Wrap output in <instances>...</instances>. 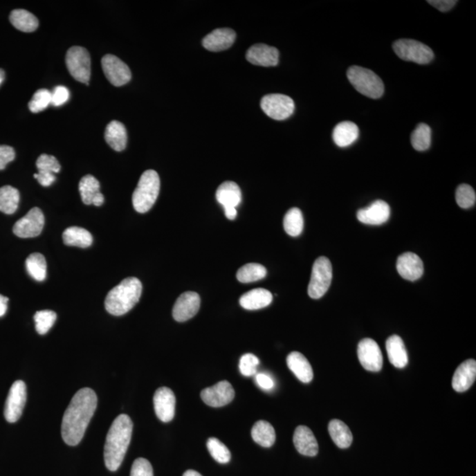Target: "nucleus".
<instances>
[{"label": "nucleus", "mask_w": 476, "mask_h": 476, "mask_svg": "<svg viewBox=\"0 0 476 476\" xmlns=\"http://www.w3.org/2000/svg\"><path fill=\"white\" fill-rule=\"evenodd\" d=\"M134 424L127 414H120L109 428L104 446V462L109 471H117L129 447Z\"/></svg>", "instance_id": "obj_2"}, {"label": "nucleus", "mask_w": 476, "mask_h": 476, "mask_svg": "<svg viewBox=\"0 0 476 476\" xmlns=\"http://www.w3.org/2000/svg\"><path fill=\"white\" fill-rule=\"evenodd\" d=\"M44 226V215L40 208H32L24 217L15 224L12 231L15 236L21 238H31L39 236Z\"/></svg>", "instance_id": "obj_13"}, {"label": "nucleus", "mask_w": 476, "mask_h": 476, "mask_svg": "<svg viewBox=\"0 0 476 476\" xmlns=\"http://www.w3.org/2000/svg\"><path fill=\"white\" fill-rule=\"evenodd\" d=\"M456 202L461 208L474 207L476 201L475 191L472 186L463 184L456 190Z\"/></svg>", "instance_id": "obj_41"}, {"label": "nucleus", "mask_w": 476, "mask_h": 476, "mask_svg": "<svg viewBox=\"0 0 476 476\" xmlns=\"http://www.w3.org/2000/svg\"><path fill=\"white\" fill-rule=\"evenodd\" d=\"M255 381L259 387L263 390L269 391L275 387V381L266 373H257Z\"/></svg>", "instance_id": "obj_48"}, {"label": "nucleus", "mask_w": 476, "mask_h": 476, "mask_svg": "<svg viewBox=\"0 0 476 476\" xmlns=\"http://www.w3.org/2000/svg\"><path fill=\"white\" fill-rule=\"evenodd\" d=\"M34 178H37L38 183L41 185L44 186V187H48V186L53 185L55 180H56V176L53 174L37 173L35 174Z\"/></svg>", "instance_id": "obj_50"}, {"label": "nucleus", "mask_w": 476, "mask_h": 476, "mask_svg": "<svg viewBox=\"0 0 476 476\" xmlns=\"http://www.w3.org/2000/svg\"><path fill=\"white\" fill-rule=\"evenodd\" d=\"M183 476H202L199 472L195 470H187Z\"/></svg>", "instance_id": "obj_53"}, {"label": "nucleus", "mask_w": 476, "mask_h": 476, "mask_svg": "<svg viewBox=\"0 0 476 476\" xmlns=\"http://www.w3.org/2000/svg\"><path fill=\"white\" fill-rule=\"evenodd\" d=\"M8 298L0 295V317L4 316V315L6 313V311H8Z\"/></svg>", "instance_id": "obj_51"}, {"label": "nucleus", "mask_w": 476, "mask_h": 476, "mask_svg": "<svg viewBox=\"0 0 476 476\" xmlns=\"http://www.w3.org/2000/svg\"><path fill=\"white\" fill-rule=\"evenodd\" d=\"M262 108L269 118L275 120H284L294 113L295 102L288 95L271 94L264 96Z\"/></svg>", "instance_id": "obj_9"}, {"label": "nucleus", "mask_w": 476, "mask_h": 476, "mask_svg": "<svg viewBox=\"0 0 476 476\" xmlns=\"http://www.w3.org/2000/svg\"><path fill=\"white\" fill-rule=\"evenodd\" d=\"M143 284L139 279L130 277L123 280L108 293L105 299V309L109 314L122 316L130 311L140 301Z\"/></svg>", "instance_id": "obj_3"}, {"label": "nucleus", "mask_w": 476, "mask_h": 476, "mask_svg": "<svg viewBox=\"0 0 476 476\" xmlns=\"http://www.w3.org/2000/svg\"><path fill=\"white\" fill-rule=\"evenodd\" d=\"M70 98L68 89L64 86H57L51 92V104L55 107L65 104Z\"/></svg>", "instance_id": "obj_46"}, {"label": "nucleus", "mask_w": 476, "mask_h": 476, "mask_svg": "<svg viewBox=\"0 0 476 476\" xmlns=\"http://www.w3.org/2000/svg\"><path fill=\"white\" fill-rule=\"evenodd\" d=\"M38 173L56 174L59 173L61 166L56 157L49 154H41L37 161Z\"/></svg>", "instance_id": "obj_43"}, {"label": "nucleus", "mask_w": 476, "mask_h": 476, "mask_svg": "<svg viewBox=\"0 0 476 476\" xmlns=\"http://www.w3.org/2000/svg\"><path fill=\"white\" fill-rule=\"evenodd\" d=\"M98 407V396L90 388L80 389L64 414L61 433L67 445H79Z\"/></svg>", "instance_id": "obj_1"}, {"label": "nucleus", "mask_w": 476, "mask_h": 476, "mask_svg": "<svg viewBox=\"0 0 476 476\" xmlns=\"http://www.w3.org/2000/svg\"><path fill=\"white\" fill-rule=\"evenodd\" d=\"M201 397L205 404L212 408H221L230 404L235 398V390L226 381L217 383L213 387L204 389Z\"/></svg>", "instance_id": "obj_14"}, {"label": "nucleus", "mask_w": 476, "mask_h": 476, "mask_svg": "<svg viewBox=\"0 0 476 476\" xmlns=\"http://www.w3.org/2000/svg\"><path fill=\"white\" fill-rule=\"evenodd\" d=\"M429 4L439 9L440 12H447L457 4L456 0H429Z\"/></svg>", "instance_id": "obj_49"}, {"label": "nucleus", "mask_w": 476, "mask_h": 476, "mask_svg": "<svg viewBox=\"0 0 476 476\" xmlns=\"http://www.w3.org/2000/svg\"><path fill=\"white\" fill-rule=\"evenodd\" d=\"M293 442L295 449L302 455L314 457L318 455V445L316 437L306 426H298L295 430Z\"/></svg>", "instance_id": "obj_22"}, {"label": "nucleus", "mask_w": 476, "mask_h": 476, "mask_svg": "<svg viewBox=\"0 0 476 476\" xmlns=\"http://www.w3.org/2000/svg\"><path fill=\"white\" fill-rule=\"evenodd\" d=\"M154 408L157 417L163 423H169L175 416L176 397L168 387L157 389L154 395Z\"/></svg>", "instance_id": "obj_16"}, {"label": "nucleus", "mask_w": 476, "mask_h": 476, "mask_svg": "<svg viewBox=\"0 0 476 476\" xmlns=\"http://www.w3.org/2000/svg\"><path fill=\"white\" fill-rule=\"evenodd\" d=\"M332 279V264L327 257H320L313 264L311 281L308 286V294L310 298H322L329 289Z\"/></svg>", "instance_id": "obj_6"}, {"label": "nucleus", "mask_w": 476, "mask_h": 476, "mask_svg": "<svg viewBox=\"0 0 476 476\" xmlns=\"http://www.w3.org/2000/svg\"><path fill=\"white\" fill-rule=\"evenodd\" d=\"M26 268L35 281L43 282L46 278L47 264L41 253H32L26 260Z\"/></svg>", "instance_id": "obj_36"}, {"label": "nucleus", "mask_w": 476, "mask_h": 476, "mask_svg": "<svg viewBox=\"0 0 476 476\" xmlns=\"http://www.w3.org/2000/svg\"><path fill=\"white\" fill-rule=\"evenodd\" d=\"M236 33L230 28H218L208 34L202 41L205 49L217 53L232 46Z\"/></svg>", "instance_id": "obj_21"}, {"label": "nucleus", "mask_w": 476, "mask_h": 476, "mask_svg": "<svg viewBox=\"0 0 476 476\" xmlns=\"http://www.w3.org/2000/svg\"><path fill=\"white\" fill-rule=\"evenodd\" d=\"M246 59L253 65L275 66L279 63V51L276 48L269 45L255 44L247 51Z\"/></svg>", "instance_id": "obj_19"}, {"label": "nucleus", "mask_w": 476, "mask_h": 476, "mask_svg": "<svg viewBox=\"0 0 476 476\" xmlns=\"http://www.w3.org/2000/svg\"><path fill=\"white\" fill-rule=\"evenodd\" d=\"M225 215L228 219V220H235L237 215V208H224Z\"/></svg>", "instance_id": "obj_52"}, {"label": "nucleus", "mask_w": 476, "mask_h": 476, "mask_svg": "<svg viewBox=\"0 0 476 476\" xmlns=\"http://www.w3.org/2000/svg\"><path fill=\"white\" fill-rule=\"evenodd\" d=\"M359 136L358 127L353 122L344 121L334 128L333 139L338 147H346L355 143Z\"/></svg>", "instance_id": "obj_29"}, {"label": "nucleus", "mask_w": 476, "mask_h": 476, "mask_svg": "<svg viewBox=\"0 0 476 476\" xmlns=\"http://www.w3.org/2000/svg\"><path fill=\"white\" fill-rule=\"evenodd\" d=\"M288 367L295 377L303 383H310L313 378V369L303 354L291 352L287 357Z\"/></svg>", "instance_id": "obj_24"}, {"label": "nucleus", "mask_w": 476, "mask_h": 476, "mask_svg": "<svg viewBox=\"0 0 476 476\" xmlns=\"http://www.w3.org/2000/svg\"><path fill=\"white\" fill-rule=\"evenodd\" d=\"M396 268L399 275L410 282L422 277L424 271L422 259L413 253H405L399 257Z\"/></svg>", "instance_id": "obj_18"}, {"label": "nucleus", "mask_w": 476, "mask_h": 476, "mask_svg": "<svg viewBox=\"0 0 476 476\" xmlns=\"http://www.w3.org/2000/svg\"><path fill=\"white\" fill-rule=\"evenodd\" d=\"M102 66L106 78L115 86H124L131 79L129 67L114 55H105L102 59Z\"/></svg>", "instance_id": "obj_11"}, {"label": "nucleus", "mask_w": 476, "mask_h": 476, "mask_svg": "<svg viewBox=\"0 0 476 476\" xmlns=\"http://www.w3.org/2000/svg\"><path fill=\"white\" fill-rule=\"evenodd\" d=\"M34 320L37 333L44 336L49 332L51 328L56 322L57 314L53 311H39L35 314Z\"/></svg>", "instance_id": "obj_40"}, {"label": "nucleus", "mask_w": 476, "mask_h": 476, "mask_svg": "<svg viewBox=\"0 0 476 476\" xmlns=\"http://www.w3.org/2000/svg\"><path fill=\"white\" fill-rule=\"evenodd\" d=\"M328 432H329L333 441L340 449L349 448L353 442V435L350 432L349 426L344 423L342 421L332 420L328 425Z\"/></svg>", "instance_id": "obj_30"}, {"label": "nucleus", "mask_w": 476, "mask_h": 476, "mask_svg": "<svg viewBox=\"0 0 476 476\" xmlns=\"http://www.w3.org/2000/svg\"><path fill=\"white\" fill-rule=\"evenodd\" d=\"M15 158V151L9 146L0 145V170H4Z\"/></svg>", "instance_id": "obj_47"}, {"label": "nucleus", "mask_w": 476, "mask_h": 476, "mask_svg": "<svg viewBox=\"0 0 476 476\" xmlns=\"http://www.w3.org/2000/svg\"><path fill=\"white\" fill-rule=\"evenodd\" d=\"M130 476H154L152 466L146 459H135L133 466H131Z\"/></svg>", "instance_id": "obj_45"}, {"label": "nucleus", "mask_w": 476, "mask_h": 476, "mask_svg": "<svg viewBox=\"0 0 476 476\" xmlns=\"http://www.w3.org/2000/svg\"><path fill=\"white\" fill-rule=\"evenodd\" d=\"M252 437L258 445L271 447L275 442V430L266 421H259L253 427Z\"/></svg>", "instance_id": "obj_33"}, {"label": "nucleus", "mask_w": 476, "mask_h": 476, "mask_svg": "<svg viewBox=\"0 0 476 476\" xmlns=\"http://www.w3.org/2000/svg\"><path fill=\"white\" fill-rule=\"evenodd\" d=\"M273 301L272 293L265 289H255L244 294L239 303L246 310L255 311L268 307Z\"/></svg>", "instance_id": "obj_26"}, {"label": "nucleus", "mask_w": 476, "mask_h": 476, "mask_svg": "<svg viewBox=\"0 0 476 476\" xmlns=\"http://www.w3.org/2000/svg\"><path fill=\"white\" fill-rule=\"evenodd\" d=\"M283 227L289 236L294 237L300 236L304 230V217L300 209L298 208L289 209L283 220Z\"/></svg>", "instance_id": "obj_35"}, {"label": "nucleus", "mask_w": 476, "mask_h": 476, "mask_svg": "<svg viewBox=\"0 0 476 476\" xmlns=\"http://www.w3.org/2000/svg\"><path fill=\"white\" fill-rule=\"evenodd\" d=\"M357 355L363 368L372 372H378L383 367L381 347L374 340L366 338L358 344Z\"/></svg>", "instance_id": "obj_12"}, {"label": "nucleus", "mask_w": 476, "mask_h": 476, "mask_svg": "<svg viewBox=\"0 0 476 476\" xmlns=\"http://www.w3.org/2000/svg\"><path fill=\"white\" fill-rule=\"evenodd\" d=\"M476 378L475 360L469 359L462 363L457 368L452 378V388L456 392H464L468 391L474 384Z\"/></svg>", "instance_id": "obj_20"}, {"label": "nucleus", "mask_w": 476, "mask_h": 476, "mask_svg": "<svg viewBox=\"0 0 476 476\" xmlns=\"http://www.w3.org/2000/svg\"><path fill=\"white\" fill-rule=\"evenodd\" d=\"M390 207L384 201L372 202L369 207L357 212V219L363 224L381 225L387 223L390 218Z\"/></svg>", "instance_id": "obj_17"}, {"label": "nucleus", "mask_w": 476, "mask_h": 476, "mask_svg": "<svg viewBox=\"0 0 476 476\" xmlns=\"http://www.w3.org/2000/svg\"><path fill=\"white\" fill-rule=\"evenodd\" d=\"M160 178L154 170H147L140 176L133 194V205L138 213L149 212L156 203L160 192Z\"/></svg>", "instance_id": "obj_4"}, {"label": "nucleus", "mask_w": 476, "mask_h": 476, "mask_svg": "<svg viewBox=\"0 0 476 476\" xmlns=\"http://www.w3.org/2000/svg\"><path fill=\"white\" fill-rule=\"evenodd\" d=\"M217 199L223 208H237L242 201V192L236 183L224 182L217 189Z\"/></svg>", "instance_id": "obj_27"}, {"label": "nucleus", "mask_w": 476, "mask_h": 476, "mask_svg": "<svg viewBox=\"0 0 476 476\" xmlns=\"http://www.w3.org/2000/svg\"><path fill=\"white\" fill-rule=\"evenodd\" d=\"M207 446L211 456L221 464H227L230 461L231 453L228 447L221 443L217 437H210L208 440Z\"/></svg>", "instance_id": "obj_39"}, {"label": "nucleus", "mask_w": 476, "mask_h": 476, "mask_svg": "<svg viewBox=\"0 0 476 476\" xmlns=\"http://www.w3.org/2000/svg\"><path fill=\"white\" fill-rule=\"evenodd\" d=\"M63 241L66 246H77L80 248H86L93 243L92 235L85 228L80 227H71L66 228L63 233Z\"/></svg>", "instance_id": "obj_32"}, {"label": "nucleus", "mask_w": 476, "mask_h": 476, "mask_svg": "<svg viewBox=\"0 0 476 476\" xmlns=\"http://www.w3.org/2000/svg\"><path fill=\"white\" fill-rule=\"evenodd\" d=\"M79 190L80 197L86 205H94L100 207L104 204V197L100 192V183L91 175L83 176L80 181Z\"/></svg>", "instance_id": "obj_23"}, {"label": "nucleus", "mask_w": 476, "mask_h": 476, "mask_svg": "<svg viewBox=\"0 0 476 476\" xmlns=\"http://www.w3.org/2000/svg\"><path fill=\"white\" fill-rule=\"evenodd\" d=\"M27 401V387L24 381H17L12 384L6 399L4 416L8 423H16L20 419Z\"/></svg>", "instance_id": "obj_10"}, {"label": "nucleus", "mask_w": 476, "mask_h": 476, "mask_svg": "<svg viewBox=\"0 0 476 476\" xmlns=\"http://www.w3.org/2000/svg\"><path fill=\"white\" fill-rule=\"evenodd\" d=\"M5 79V72L2 69H0V85L2 84V82H4Z\"/></svg>", "instance_id": "obj_54"}, {"label": "nucleus", "mask_w": 476, "mask_h": 476, "mask_svg": "<svg viewBox=\"0 0 476 476\" xmlns=\"http://www.w3.org/2000/svg\"><path fill=\"white\" fill-rule=\"evenodd\" d=\"M50 104H51V92L47 89H40L35 93L33 98L28 104V108L33 113H38L43 111Z\"/></svg>", "instance_id": "obj_42"}, {"label": "nucleus", "mask_w": 476, "mask_h": 476, "mask_svg": "<svg viewBox=\"0 0 476 476\" xmlns=\"http://www.w3.org/2000/svg\"><path fill=\"white\" fill-rule=\"evenodd\" d=\"M347 76L354 88L367 98L378 99L384 94V83L372 70L354 66L347 70Z\"/></svg>", "instance_id": "obj_5"}, {"label": "nucleus", "mask_w": 476, "mask_h": 476, "mask_svg": "<svg viewBox=\"0 0 476 476\" xmlns=\"http://www.w3.org/2000/svg\"><path fill=\"white\" fill-rule=\"evenodd\" d=\"M67 69L70 75L78 82L89 85L91 75V60L85 48L73 46L67 51L66 57Z\"/></svg>", "instance_id": "obj_8"}, {"label": "nucleus", "mask_w": 476, "mask_h": 476, "mask_svg": "<svg viewBox=\"0 0 476 476\" xmlns=\"http://www.w3.org/2000/svg\"><path fill=\"white\" fill-rule=\"evenodd\" d=\"M105 140L112 149L121 152L127 144V131L119 121H111L105 130Z\"/></svg>", "instance_id": "obj_28"}, {"label": "nucleus", "mask_w": 476, "mask_h": 476, "mask_svg": "<svg viewBox=\"0 0 476 476\" xmlns=\"http://www.w3.org/2000/svg\"><path fill=\"white\" fill-rule=\"evenodd\" d=\"M265 266L257 263L246 264L238 270L237 278L242 283H250L262 280L266 276Z\"/></svg>", "instance_id": "obj_37"}, {"label": "nucleus", "mask_w": 476, "mask_h": 476, "mask_svg": "<svg viewBox=\"0 0 476 476\" xmlns=\"http://www.w3.org/2000/svg\"><path fill=\"white\" fill-rule=\"evenodd\" d=\"M201 307V298L195 292H185L178 298L174 304L172 315L174 320L178 322L194 318Z\"/></svg>", "instance_id": "obj_15"}, {"label": "nucleus", "mask_w": 476, "mask_h": 476, "mask_svg": "<svg viewBox=\"0 0 476 476\" xmlns=\"http://www.w3.org/2000/svg\"><path fill=\"white\" fill-rule=\"evenodd\" d=\"M259 365L258 357L253 354H246L241 357L239 362V369L241 373L246 377H252L257 373V369Z\"/></svg>", "instance_id": "obj_44"}, {"label": "nucleus", "mask_w": 476, "mask_h": 476, "mask_svg": "<svg viewBox=\"0 0 476 476\" xmlns=\"http://www.w3.org/2000/svg\"><path fill=\"white\" fill-rule=\"evenodd\" d=\"M385 347L392 365L399 369L406 367L408 355L403 340L399 336H392L388 338Z\"/></svg>", "instance_id": "obj_25"}, {"label": "nucleus", "mask_w": 476, "mask_h": 476, "mask_svg": "<svg viewBox=\"0 0 476 476\" xmlns=\"http://www.w3.org/2000/svg\"><path fill=\"white\" fill-rule=\"evenodd\" d=\"M9 20L15 28L25 32V33H30V32L37 30L38 26H39L37 18L24 9H16V10L12 11Z\"/></svg>", "instance_id": "obj_31"}, {"label": "nucleus", "mask_w": 476, "mask_h": 476, "mask_svg": "<svg viewBox=\"0 0 476 476\" xmlns=\"http://www.w3.org/2000/svg\"><path fill=\"white\" fill-rule=\"evenodd\" d=\"M411 143L417 151L429 149L432 143V130L429 125L423 123L418 125L411 135Z\"/></svg>", "instance_id": "obj_38"}, {"label": "nucleus", "mask_w": 476, "mask_h": 476, "mask_svg": "<svg viewBox=\"0 0 476 476\" xmlns=\"http://www.w3.org/2000/svg\"><path fill=\"white\" fill-rule=\"evenodd\" d=\"M394 53L402 60L426 65L434 59L433 51L426 44L411 39H400L394 44Z\"/></svg>", "instance_id": "obj_7"}, {"label": "nucleus", "mask_w": 476, "mask_h": 476, "mask_svg": "<svg viewBox=\"0 0 476 476\" xmlns=\"http://www.w3.org/2000/svg\"><path fill=\"white\" fill-rule=\"evenodd\" d=\"M20 201V192L10 185L0 188V212L6 214H15Z\"/></svg>", "instance_id": "obj_34"}]
</instances>
